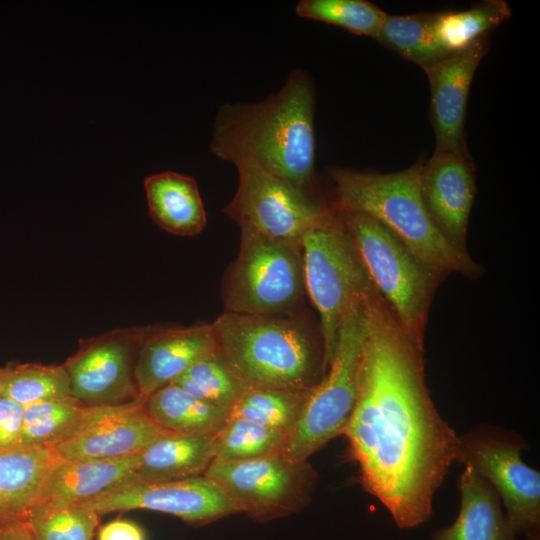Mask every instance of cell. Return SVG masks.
Here are the masks:
<instances>
[{"mask_svg": "<svg viewBox=\"0 0 540 540\" xmlns=\"http://www.w3.org/2000/svg\"><path fill=\"white\" fill-rule=\"evenodd\" d=\"M365 305L359 390L342 434L363 488L399 528H414L432 516L434 495L455 462L458 435L429 395L424 347L408 338L375 288Z\"/></svg>", "mask_w": 540, "mask_h": 540, "instance_id": "6da1fadb", "label": "cell"}, {"mask_svg": "<svg viewBox=\"0 0 540 540\" xmlns=\"http://www.w3.org/2000/svg\"><path fill=\"white\" fill-rule=\"evenodd\" d=\"M315 88L293 69L277 92L256 103H225L217 110L210 149L234 166H254L309 190L315 176Z\"/></svg>", "mask_w": 540, "mask_h": 540, "instance_id": "7a4b0ae2", "label": "cell"}, {"mask_svg": "<svg viewBox=\"0 0 540 540\" xmlns=\"http://www.w3.org/2000/svg\"><path fill=\"white\" fill-rule=\"evenodd\" d=\"M421 163L379 173L333 167L329 174L338 209L369 215L386 227L422 263L441 277L481 275L468 252L454 247L430 217L420 191Z\"/></svg>", "mask_w": 540, "mask_h": 540, "instance_id": "3957f363", "label": "cell"}, {"mask_svg": "<svg viewBox=\"0 0 540 540\" xmlns=\"http://www.w3.org/2000/svg\"><path fill=\"white\" fill-rule=\"evenodd\" d=\"M212 325L220 355L246 386L309 391L323 377V352L294 316L224 311Z\"/></svg>", "mask_w": 540, "mask_h": 540, "instance_id": "277c9868", "label": "cell"}, {"mask_svg": "<svg viewBox=\"0 0 540 540\" xmlns=\"http://www.w3.org/2000/svg\"><path fill=\"white\" fill-rule=\"evenodd\" d=\"M334 208L372 285L408 338L424 347L428 311L442 277L373 217Z\"/></svg>", "mask_w": 540, "mask_h": 540, "instance_id": "5b68a950", "label": "cell"}, {"mask_svg": "<svg viewBox=\"0 0 540 540\" xmlns=\"http://www.w3.org/2000/svg\"><path fill=\"white\" fill-rule=\"evenodd\" d=\"M366 294L344 314L331 363L308 393L300 419L282 453L291 461H308L313 453L343 433L352 415L367 335Z\"/></svg>", "mask_w": 540, "mask_h": 540, "instance_id": "8992f818", "label": "cell"}, {"mask_svg": "<svg viewBox=\"0 0 540 540\" xmlns=\"http://www.w3.org/2000/svg\"><path fill=\"white\" fill-rule=\"evenodd\" d=\"M301 247L305 290L320 317L324 376L344 314L374 286L334 206L305 232Z\"/></svg>", "mask_w": 540, "mask_h": 540, "instance_id": "52a82bcc", "label": "cell"}, {"mask_svg": "<svg viewBox=\"0 0 540 540\" xmlns=\"http://www.w3.org/2000/svg\"><path fill=\"white\" fill-rule=\"evenodd\" d=\"M305 293L301 242L241 231L237 258L222 284L224 311L294 316Z\"/></svg>", "mask_w": 540, "mask_h": 540, "instance_id": "ba28073f", "label": "cell"}, {"mask_svg": "<svg viewBox=\"0 0 540 540\" xmlns=\"http://www.w3.org/2000/svg\"><path fill=\"white\" fill-rule=\"evenodd\" d=\"M527 448L520 434L479 424L458 436L455 462L490 483L518 535L540 540V473L523 461L522 451Z\"/></svg>", "mask_w": 540, "mask_h": 540, "instance_id": "9c48e42d", "label": "cell"}, {"mask_svg": "<svg viewBox=\"0 0 540 540\" xmlns=\"http://www.w3.org/2000/svg\"><path fill=\"white\" fill-rule=\"evenodd\" d=\"M203 475L222 487L240 512L256 520L302 509L317 480L308 461L294 462L282 454L242 461L213 459Z\"/></svg>", "mask_w": 540, "mask_h": 540, "instance_id": "30bf717a", "label": "cell"}, {"mask_svg": "<svg viewBox=\"0 0 540 540\" xmlns=\"http://www.w3.org/2000/svg\"><path fill=\"white\" fill-rule=\"evenodd\" d=\"M238 187L223 212L240 227L266 238L301 242L331 207L260 168L237 167Z\"/></svg>", "mask_w": 540, "mask_h": 540, "instance_id": "8fae6325", "label": "cell"}, {"mask_svg": "<svg viewBox=\"0 0 540 540\" xmlns=\"http://www.w3.org/2000/svg\"><path fill=\"white\" fill-rule=\"evenodd\" d=\"M143 326L83 339L63 366L71 396L86 406L119 405L139 397L134 368Z\"/></svg>", "mask_w": 540, "mask_h": 540, "instance_id": "7c38bea8", "label": "cell"}, {"mask_svg": "<svg viewBox=\"0 0 540 540\" xmlns=\"http://www.w3.org/2000/svg\"><path fill=\"white\" fill-rule=\"evenodd\" d=\"M80 504L97 514L147 509L172 514L194 524L240 513L225 490L204 475L162 482L129 479Z\"/></svg>", "mask_w": 540, "mask_h": 540, "instance_id": "4fadbf2b", "label": "cell"}, {"mask_svg": "<svg viewBox=\"0 0 540 540\" xmlns=\"http://www.w3.org/2000/svg\"><path fill=\"white\" fill-rule=\"evenodd\" d=\"M145 400L87 406L77 431L55 450L65 461L115 459L140 453L169 432L149 416Z\"/></svg>", "mask_w": 540, "mask_h": 540, "instance_id": "5bb4252c", "label": "cell"}, {"mask_svg": "<svg viewBox=\"0 0 540 540\" xmlns=\"http://www.w3.org/2000/svg\"><path fill=\"white\" fill-rule=\"evenodd\" d=\"M219 352L213 325L142 327L134 377L139 397L147 399L196 362Z\"/></svg>", "mask_w": 540, "mask_h": 540, "instance_id": "9a60e30c", "label": "cell"}, {"mask_svg": "<svg viewBox=\"0 0 540 540\" xmlns=\"http://www.w3.org/2000/svg\"><path fill=\"white\" fill-rule=\"evenodd\" d=\"M420 191L441 234L457 249H466L467 226L476 191L475 168L468 155L434 152L422 164Z\"/></svg>", "mask_w": 540, "mask_h": 540, "instance_id": "2e32d148", "label": "cell"}, {"mask_svg": "<svg viewBox=\"0 0 540 540\" xmlns=\"http://www.w3.org/2000/svg\"><path fill=\"white\" fill-rule=\"evenodd\" d=\"M486 52L487 40L484 39L424 69L431 91L434 152L468 155L465 143L467 99L475 71Z\"/></svg>", "mask_w": 540, "mask_h": 540, "instance_id": "e0dca14e", "label": "cell"}, {"mask_svg": "<svg viewBox=\"0 0 540 540\" xmlns=\"http://www.w3.org/2000/svg\"><path fill=\"white\" fill-rule=\"evenodd\" d=\"M63 461L54 447L0 450V523L25 522L47 500L51 475Z\"/></svg>", "mask_w": 540, "mask_h": 540, "instance_id": "ac0fdd59", "label": "cell"}, {"mask_svg": "<svg viewBox=\"0 0 540 540\" xmlns=\"http://www.w3.org/2000/svg\"><path fill=\"white\" fill-rule=\"evenodd\" d=\"M459 491L455 521L435 531L431 540H518L497 492L479 473L464 467Z\"/></svg>", "mask_w": 540, "mask_h": 540, "instance_id": "d6986e66", "label": "cell"}, {"mask_svg": "<svg viewBox=\"0 0 540 540\" xmlns=\"http://www.w3.org/2000/svg\"><path fill=\"white\" fill-rule=\"evenodd\" d=\"M149 215L162 230L181 237L200 234L207 214L195 179L174 171L144 179Z\"/></svg>", "mask_w": 540, "mask_h": 540, "instance_id": "ffe728a7", "label": "cell"}, {"mask_svg": "<svg viewBox=\"0 0 540 540\" xmlns=\"http://www.w3.org/2000/svg\"><path fill=\"white\" fill-rule=\"evenodd\" d=\"M213 437L163 434L139 453V466L130 480L162 482L203 475L214 458Z\"/></svg>", "mask_w": 540, "mask_h": 540, "instance_id": "44dd1931", "label": "cell"}, {"mask_svg": "<svg viewBox=\"0 0 540 540\" xmlns=\"http://www.w3.org/2000/svg\"><path fill=\"white\" fill-rule=\"evenodd\" d=\"M139 466V453L101 460L63 461L52 473L47 499L80 504L128 481Z\"/></svg>", "mask_w": 540, "mask_h": 540, "instance_id": "7402d4cb", "label": "cell"}, {"mask_svg": "<svg viewBox=\"0 0 540 540\" xmlns=\"http://www.w3.org/2000/svg\"><path fill=\"white\" fill-rule=\"evenodd\" d=\"M149 416L163 429L184 435L213 437L231 417V411L200 400L170 383L145 400Z\"/></svg>", "mask_w": 540, "mask_h": 540, "instance_id": "603a6c76", "label": "cell"}, {"mask_svg": "<svg viewBox=\"0 0 540 540\" xmlns=\"http://www.w3.org/2000/svg\"><path fill=\"white\" fill-rule=\"evenodd\" d=\"M510 6L502 0H485L468 10L435 12L433 37L446 56L461 53L486 39L488 33L509 19Z\"/></svg>", "mask_w": 540, "mask_h": 540, "instance_id": "cb8c5ba5", "label": "cell"}, {"mask_svg": "<svg viewBox=\"0 0 540 540\" xmlns=\"http://www.w3.org/2000/svg\"><path fill=\"white\" fill-rule=\"evenodd\" d=\"M87 406L72 396L24 407L17 447H55L79 428Z\"/></svg>", "mask_w": 540, "mask_h": 540, "instance_id": "d4e9b609", "label": "cell"}, {"mask_svg": "<svg viewBox=\"0 0 540 540\" xmlns=\"http://www.w3.org/2000/svg\"><path fill=\"white\" fill-rule=\"evenodd\" d=\"M309 391L246 386L231 410V416L275 429L290 437Z\"/></svg>", "mask_w": 540, "mask_h": 540, "instance_id": "484cf974", "label": "cell"}, {"mask_svg": "<svg viewBox=\"0 0 540 540\" xmlns=\"http://www.w3.org/2000/svg\"><path fill=\"white\" fill-rule=\"evenodd\" d=\"M432 19L433 13L387 14L374 39L424 70L447 57L433 37Z\"/></svg>", "mask_w": 540, "mask_h": 540, "instance_id": "4316f807", "label": "cell"}, {"mask_svg": "<svg viewBox=\"0 0 540 540\" xmlns=\"http://www.w3.org/2000/svg\"><path fill=\"white\" fill-rule=\"evenodd\" d=\"M69 396L70 379L63 364L10 362L3 367V397L24 407Z\"/></svg>", "mask_w": 540, "mask_h": 540, "instance_id": "83f0119b", "label": "cell"}, {"mask_svg": "<svg viewBox=\"0 0 540 540\" xmlns=\"http://www.w3.org/2000/svg\"><path fill=\"white\" fill-rule=\"evenodd\" d=\"M288 439L285 433L231 416L212 439L213 459L242 461L282 454Z\"/></svg>", "mask_w": 540, "mask_h": 540, "instance_id": "f1b7e54d", "label": "cell"}, {"mask_svg": "<svg viewBox=\"0 0 540 540\" xmlns=\"http://www.w3.org/2000/svg\"><path fill=\"white\" fill-rule=\"evenodd\" d=\"M172 383L200 400L230 411L246 388L219 352L196 362Z\"/></svg>", "mask_w": 540, "mask_h": 540, "instance_id": "f546056e", "label": "cell"}, {"mask_svg": "<svg viewBox=\"0 0 540 540\" xmlns=\"http://www.w3.org/2000/svg\"><path fill=\"white\" fill-rule=\"evenodd\" d=\"M24 523L34 540H92L98 514L81 504H57L47 499Z\"/></svg>", "mask_w": 540, "mask_h": 540, "instance_id": "4dcf8cb0", "label": "cell"}, {"mask_svg": "<svg viewBox=\"0 0 540 540\" xmlns=\"http://www.w3.org/2000/svg\"><path fill=\"white\" fill-rule=\"evenodd\" d=\"M295 12L302 18L335 25L373 39L387 16L377 5L365 0H301Z\"/></svg>", "mask_w": 540, "mask_h": 540, "instance_id": "1f68e13d", "label": "cell"}, {"mask_svg": "<svg viewBox=\"0 0 540 540\" xmlns=\"http://www.w3.org/2000/svg\"><path fill=\"white\" fill-rule=\"evenodd\" d=\"M24 406L2 397L0 400V450L18 446L22 429Z\"/></svg>", "mask_w": 540, "mask_h": 540, "instance_id": "d6a6232c", "label": "cell"}, {"mask_svg": "<svg viewBox=\"0 0 540 540\" xmlns=\"http://www.w3.org/2000/svg\"><path fill=\"white\" fill-rule=\"evenodd\" d=\"M99 540H145L142 530L134 523L124 520L112 521L103 526Z\"/></svg>", "mask_w": 540, "mask_h": 540, "instance_id": "836d02e7", "label": "cell"}, {"mask_svg": "<svg viewBox=\"0 0 540 540\" xmlns=\"http://www.w3.org/2000/svg\"><path fill=\"white\" fill-rule=\"evenodd\" d=\"M0 540H34L24 522L9 523Z\"/></svg>", "mask_w": 540, "mask_h": 540, "instance_id": "e575fe53", "label": "cell"}, {"mask_svg": "<svg viewBox=\"0 0 540 540\" xmlns=\"http://www.w3.org/2000/svg\"><path fill=\"white\" fill-rule=\"evenodd\" d=\"M3 397V367L0 366V400Z\"/></svg>", "mask_w": 540, "mask_h": 540, "instance_id": "d590c367", "label": "cell"}, {"mask_svg": "<svg viewBox=\"0 0 540 540\" xmlns=\"http://www.w3.org/2000/svg\"><path fill=\"white\" fill-rule=\"evenodd\" d=\"M8 524L0 523V538L2 537V535H3V533H4V531H5Z\"/></svg>", "mask_w": 540, "mask_h": 540, "instance_id": "8d00e7d4", "label": "cell"}]
</instances>
